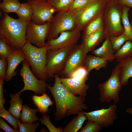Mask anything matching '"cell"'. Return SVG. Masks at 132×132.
<instances>
[{"mask_svg":"<svg viewBox=\"0 0 132 132\" xmlns=\"http://www.w3.org/2000/svg\"><path fill=\"white\" fill-rule=\"evenodd\" d=\"M126 112L129 113L132 115V107L127 108L126 110Z\"/></svg>","mask_w":132,"mask_h":132,"instance_id":"ee69618b","label":"cell"},{"mask_svg":"<svg viewBox=\"0 0 132 132\" xmlns=\"http://www.w3.org/2000/svg\"><path fill=\"white\" fill-rule=\"evenodd\" d=\"M109 37L114 53L121 47L125 42L130 40L128 37L124 33L118 36H111Z\"/></svg>","mask_w":132,"mask_h":132,"instance_id":"1f68e13d","label":"cell"},{"mask_svg":"<svg viewBox=\"0 0 132 132\" xmlns=\"http://www.w3.org/2000/svg\"><path fill=\"white\" fill-rule=\"evenodd\" d=\"M81 31L77 27L73 30L61 33L56 38L47 41L45 46L47 50H55L72 47L76 44L81 35Z\"/></svg>","mask_w":132,"mask_h":132,"instance_id":"7c38bea8","label":"cell"},{"mask_svg":"<svg viewBox=\"0 0 132 132\" xmlns=\"http://www.w3.org/2000/svg\"><path fill=\"white\" fill-rule=\"evenodd\" d=\"M106 38V35L103 31L91 34L83 40L81 44L84 54L87 55L88 52L93 51L95 48Z\"/></svg>","mask_w":132,"mask_h":132,"instance_id":"e0dca14e","label":"cell"},{"mask_svg":"<svg viewBox=\"0 0 132 132\" xmlns=\"http://www.w3.org/2000/svg\"><path fill=\"white\" fill-rule=\"evenodd\" d=\"M4 80L0 78V99L4 98L3 86Z\"/></svg>","mask_w":132,"mask_h":132,"instance_id":"b9f144b4","label":"cell"},{"mask_svg":"<svg viewBox=\"0 0 132 132\" xmlns=\"http://www.w3.org/2000/svg\"><path fill=\"white\" fill-rule=\"evenodd\" d=\"M12 50L3 39L0 38V59L7 58Z\"/></svg>","mask_w":132,"mask_h":132,"instance_id":"74e56055","label":"cell"},{"mask_svg":"<svg viewBox=\"0 0 132 132\" xmlns=\"http://www.w3.org/2000/svg\"><path fill=\"white\" fill-rule=\"evenodd\" d=\"M122 13V6L110 1L108 2L103 13L106 38L118 36L123 33L121 22Z\"/></svg>","mask_w":132,"mask_h":132,"instance_id":"5b68a950","label":"cell"},{"mask_svg":"<svg viewBox=\"0 0 132 132\" xmlns=\"http://www.w3.org/2000/svg\"><path fill=\"white\" fill-rule=\"evenodd\" d=\"M21 93L20 91L11 94L10 96L11 99L9 101L10 106L8 110L12 115L18 119H20L21 111L23 106V101L20 98Z\"/></svg>","mask_w":132,"mask_h":132,"instance_id":"603a6c76","label":"cell"},{"mask_svg":"<svg viewBox=\"0 0 132 132\" xmlns=\"http://www.w3.org/2000/svg\"><path fill=\"white\" fill-rule=\"evenodd\" d=\"M104 30L105 23L103 14L90 23L83 31L82 40L91 34Z\"/></svg>","mask_w":132,"mask_h":132,"instance_id":"44dd1931","label":"cell"},{"mask_svg":"<svg viewBox=\"0 0 132 132\" xmlns=\"http://www.w3.org/2000/svg\"><path fill=\"white\" fill-rule=\"evenodd\" d=\"M44 0L45 1H46L47 0Z\"/></svg>","mask_w":132,"mask_h":132,"instance_id":"bcb514c9","label":"cell"},{"mask_svg":"<svg viewBox=\"0 0 132 132\" xmlns=\"http://www.w3.org/2000/svg\"><path fill=\"white\" fill-rule=\"evenodd\" d=\"M87 55L84 52L82 44H76L72 48L64 68L61 74V78H68L70 74L80 66H83Z\"/></svg>","mask_w":132,"mask_h":132,"instance_id":"5bb4252c","label":"cell"},{"mask_svg":"<svg viewBox=\"0 0 132 132\" xmlns=\"http://www.w3.org/2000/svg\"><path fill=\"white\" fill-rule=\"evenodd\" d=\"M39 125L38 122H21L19 126L20 132H35Z\"/></svg>","mask_w":132,"mask_h":132,"instance_id":"8d00e7d4","label":"cell"},{"mask_svg":"<svg viewBox=\"0 0 132 132\" xmlns=\"http://www.w3.org/2000/svg\"><path fill=\"white\" fill-rule=\"evenodd\" d=\"M108 1H109L110 0H107Z\"/></svg>","mask_w":132,"mask_h":132,"instance_id":"7dc6e473","label":"cell"},{"mask_svg":"<svg viewBox=\"0 0 132 132\" xmlns=\"http://www.w3.org/2000/svg\"><path fill=\"white\" fill-rule=\"evenodd\" d=\"M102 127L97 123L88 120L85 126L82 128L80 132H99L102 130Z\"/></svg>","mask_w":132,"mask_h":132,"instance_id":"d590c367","label":"cell"},{"mask_svg":"<svg viewBox=\"0 0 132 132\" xmlns=\"http://www.w3.org/2000/svg\"><path fill=\"white\" fill-rule=\"evenodd\" d=\"M94 0H74L68 11L73 17Z\"/></svg>","mask_w":132,"mask_h":132,"instance_id":"4dcf8cb0","label":"cell"},{"mask_svg":"<svg viewBox=\"0 0 132 132\" xmlns=\"http://www.w3.org/2000/svg\"><path fill=\"white\" fill-rule=\"evenodd\" d=\"M0 128L6 132H19V129H13L10 127L1 118H0Z\"/></svg>","mask_w":132,"mask_h":132,"instance_id":"ab89813d","label":"cell"},{"mask_svg":"<svg viewBox=\"0 0 132 132\" xmlns=\"http://www.w3.org/2000/svg\"><path fill=\"white\" fill-rule=\"evenodd\" d=\"M118 63L121 71L122 84L127 85L129 83V79L132 78V57L124 59ZM131 89L132 90V85Z\"/></svg>","mask_w":132,"mask_h":132,"instance_id":"ffe728a7","label":"cell"},{"mask_svg":"<svg viewBox=\"0 0 132 132\" xmlns=\"http://www.w3.org/2000/svg\"><path fill=\"white\" fill-rule=\"evenodd\" d=\"M18 19L24 22L28 23L31 20L33 11L32 8L28 2L22 3L16 13Z\"/></svg>","mask_w":132,"mask_h":132,"instance_id":"484cf974","label":"cell"},{"mask_svg":"<svg viewBox=\"0 0 132 132\" xmlns=\"http://www.w3.org/2000/svg\"><path fill=\"white\" fill-rule=\"evenodd\" d=\"M7 58L0 59V78L5 80L7 67Z\"/></svg>","mask_w":132,"mask_h":132,"instance_id":"f35d334b","label":"cell"},{"mask_svg":"<svg viewBox=\"0 0 132 132\" xmlns=\"http://www.w3.org/2000/svg\"><path fill=\"white\" fill-rule=\"evenodd\" d=\"M77 27L74 17L67 11L57 12L49 22L47 41L57 38L59 34Z\"/></svg>","mask_w":132,"mask_h":132,"instance_id":"ba28073f","label":"cell"},{"mask_svg":"<svg viewBox=\"0 0 132 132\" xmlns=\"http://www.w3.org/2000/svg\"><path fill=\"white\" fill-rule=\"evenodd\" d=\"M55 83L52 86L47 84V88L54 99L56 110L55 119L60 120L71 115L77 114L82 110L88 107L84 102L85 97L77 96L69 91L63 85L57 74L54 76Z\"/></svg>","mask_w":132,"mask_h":132,"instance_id":"6da1fadb","label":"cell"},{"mask_svg":"<svg viewBox=\"0 0 132 132\" xmlns=\"http://www.w3.org/2000/svg\"><path fill=\"white\" fill-rule=\"evenodd\" d=\"M33 11L31 20L39 25L50 22L53 14L56 12L55 9L46 1L42 0H28Z\"/></svg>","mask_w":132,"mask_h":132,"instance_id":"30bf717a","label":"cell"},{"mask_svg":"<svg viewBox=\"0 0 132 132\" xmlns=\"http://www.w3.org/2000/svg\"><path fill=\"white\" fill-rule=\"evenodd\" d=\"M115 2L122 6L132 7V0H118Z\"/></svg>","mask_w":132,"mask_h":132,"instance_id":"60d3db41","label":"cell"},{"mask_svg":"<svg viewBox=\"0 0 132 132\" xmlns=\"http://www.w3.org/2000/svg\"><path fill=\"white\" fill-rule=\"evenodd\" d=\"M21 4L18 0H2L0 9L4 13H16Z\"/></svg>","mask_w":132,"mask_h":132,"instance_id":"83f0119b","label":"cell"},{"mask_svg":"<svg viewBox=\"0 0 132 132\" xmlns=\"http://www.w3.org/2000/svg\"><path fill=\"white\" fill-rule=\"evenodd\" d=\"M49 26V22L39 25L31 20L28 23L26 29L27 42L39 48L45 47Z\"/></svg>","mask_w":132,"mask_h":132,"instance_id":"4fadbf2b","label":"cell"},{"mask_svg":"<svg viewBox=\"0 0 132 132\" xmlns=\"http://www.w3.org/2000/svg\"><path fill=\"white\" fill-rule=\"evenodd\" d=\"M42 117L39 120L42 124L45 125L50 132H63V129L59 127H56L51 122L49 116L43 113Z\"/></svg>","mask_w":132,"mask_h":132,"instance_id":"836d02e7","label":"cell"},{"mask_svg":"<svg viewBox=\"0 0 132 132\" xmlns=\"http://www.w3.org/2000/svg\"><path fill=\"white\" fill-rule=\"evenodd\" d=\"M22 50L34 75L39 79L48 80L46 73V48H39L27 42Z\"/></svg>","mask_w":132,"mask_h":132,"instance_id":"3957f363","label":"cell"},{"mask_svg":"<svg viewBox=\"0 0 132 132\" xmlns=\"http://www.w3.org/2000/svg\"><path fill=\"white\" fill-rule=\"evenodd\" d=\"M32 99L39 111L42 114L46 113L48 111L49 107L54 104V102L51 100L50 97L45 92L41 96L33 95Z\"/></svg>","mask_w":132,"mask_h":132,"instance_id":"7402d4cb","label":"cell"},{"mask_svg":"<svg viewBox=\"0 0 132 132\" xmlns=\"http://www.w3.org/2000/svg\"><path fill=\"white\" fill-rule=\"evenodd\" d=\"M122 13L121 16V21L123 25V33L132 42V27L130 24L128 17L129 7L122 6Z\"/></svg>","mask_w":132,"mask_h":132,"instance_id":"f546056e","label":"cell"},{"mask_svg":"<svg viewBox=\"0 0 132 132\" xmlns=\"http://www.w3.org/2000/svg\"><path fill=\"white\" fill-rule=\"evenodd\" d=\"M88 79L60 77L62 83L70 92L75 95L85 97L89 88L88 85L85 83L86 81Z\"/></svg>","mask_w":132,"mask_h":132,"instance_id":"2e32d148","label":"cell"},{"mask_svg":"<svg viewBox=\"0 0 132 132\" xmlns=\"http://www.w3.org/2000/svg\"><path fill=\"white\" fill-rule=\"evenodd\" d=\"M73 47L47 50L46 73L48 79L52 78L55 75L61 74Z\"/></svg>","mask_w":132,"mask_h":132,"instance_id":"52a82bcc","label":"cell"},{"mask_svg":"<svg viewBox=\"0 0 132 132\" xmlns=\"http://www.w3.org/2000/svg\"><path fill=\"white\" fill-rule=\"evenodd\" d=\"M108 63L107 61L98 56L87 55L84 66L89 73L93 69L98 71L106 67Z\"/></svg>","mask_w":132,"mask_h":132,"instance_id":"d6986e66","label":"cell"},{"mask_svg":"<svg viewBox=\"0 0 132 132\" xmlns=\"http://www.w3.org/2000/svg\"><path fill=\"white\" fill-rule=\"evenodd\" d=\"M73 118L63 129L64 132H77L80 129L87 117L81 110Z\"/></svg>","mask_w":132,"mask_h":132,"instance_id":"cb8c5ba5","label":"cell"},{"mask_svg":"<svg viewBox=\"0 0 132 132\" xmlns=\"http://www.w3.org/2000/svg\"><path fill=\"white\" fill-rule=\"evenodd\" d=\"M25 55L22 49L12 50L7 58L8 63L6 76V82L10 81L17 74L15 71L18 66L25 60Z\"/></svg>","mask_w":132,"mask_h":132,"instance_id":"9a60e30c","label":"cell"},{"mask_svg":"<svg viewBox=\"0 0 132 132\" xmlns=\"http://www.w3.org/2000/svg\"><path fill=\"white\" fill-rule=\"evenodd\" d=\"M5 101V99L4 98L0 99V109L3 110L5 109L4 104Z\"/></svg>","mask_w":132,"mask_h":132,"instance_id":"7bdbcfd3","label":"cell"},{"mask_svg":"<svg viewBox=\"0 0 132 132\" xmlns=\"http://www.w3.org/2000/svg\"><path fill=\"white\" fill-rule=\"evenodd\" d=\"M28 23L12 18L5 13L0 21V38L3 39L12 50L22 49L27 42Z\"/></svg>","mask_w":132,"mask_h":132,"instance_id":"7a4b0ae2","label":"cell"},{"mask_svg":"<svg viewBox=\"0 0 132 132\" xmlns=\"http://www.w3.org/2000/svg\"><path fill=\"white\" fill-rule=\"evenodd\" d=\"M88 74L85 67L82 66L79 67L73 71L70 74L68 78L79 79H88Z\"/></svg>","mask_w":132,"mask_h":132,"instance_id":"e575fe53","label":"cell"},{"mask_svg":"<svg viewBox=\"0 0 132 132\" xmlns=\"http://www.w3.org/2000/svg\"><path fill=\"white\" fill-rule=\"evenodd\" d=\"M115 59L118 62L127 58L132 57V42L129 40L114 54Z\"/></svg>","mask_w":132,"mask_h":132,"instance_id":"4316f807","label":"cell"},{"mask_svg":"<svg viewBox=\"0 0 132 132\" xmlns=\"http://www.w3.org/2000/svg\"><path fill=\"white\" fill-rule=\"evenodd\" d=\"M0 117L6 120L14 129H19V125L21 122V120L15 117L8 110L0 109Z\"/></svg>","mask_w":132,"mask_h":132,"instance_id":"d6a6232c","label":"cell"},{"mask_svg":"<svg viewBox=\"0 0 132 132\" xmlns=\"http://www.w3.org/2000/svg\"><path fill=\"white\" fill-rule=\"evenodd\" d=\"M118 0H110V1L115 2Z\"/></svg>","mask_w":132,"mask_h":132,"instance_id":"f6af8a7d","label":"cell"},{"mask_svg":"<svg viewBox=\"0 0 132 132\" xmlns=\"http://www.w3.org/2000/svg\"><path fill=\"white\" fill-rule=\"evenodd\" d=\"M116 104L114 102L106 109L103 108L88 112L83 111L88 120L95 122L102 127H108L113 125L114 121L117 119Z\"/></svg>","mask_w":132,"mask_h":132,"instance_id":"8fae6325","label":"cell"},{"mask_svg":"<svg viewBox=\"0 0 132 132\" xmlns=\"http://www.w3.org/2000/svg\"><path fill=\"white\" fill-rule=\"evenodd\" d=\"M22 111L20 118L22 122L32 123L39 120L36 115V112L39 111L37 108L32 109L25 104L23 106Z\"/></svg>","mask_w":132,"mask_h":132,"instance_id":"d4e9b609","label":"cell"},{"mask_svg":"<svg viewBox=\"0 0 132 132\" xmlns=\"http://www.w3.org/2000/svg\"><path fill=\"white\" fill-rule=\"evenodd\" d=\"M74 0H47L56 12L67 11Z\"/></svg>","mask_w":132,"mask_h":132,"instance_id":"f1b7e54d","label":"cell"},{"mask_svg":"<svg viewBox=\"0 0 132 132\" xmlns=\"http://www.w3.org/2000/svg\"><path fill=\"white\" fill-rule=\"evenodd\" d=\"M22 65L19 73L22 78L24 86L20 91L22 93L25 90H30L37 94H43L47 88L46 81L36 77L30 69V64L27 61H23Z\"/></svg>","mask_w":132,"mask_h":132,"instance_id":"9c48e42d","label":"cell"},{"mask_svg":"<svg viewBox=\"0 0 132 132\" xmlns=\"http://www.w3.org/2000/svg\"><path fill=\"white\" fill-rule=\"evenodd\" d=\"M105 38L101 46L92 51V54L106 60L112 62L115 59L114 52L109 37Z\"/></svg>","mask_w":132,"mask_h":132,"instance_id":"ac0fdd59","label":"cell"},{"mask_svg":"<svg viewBox=\"0 0 132 132\" xmlns=\"http://www.w3.org/2000/svg\"><path fill=\"white\" fill-rule=\"evenodd\" d=\"M122 86L121 71L118 63L108 79L98 85L100 91V103H109L112 100L118 103L119 101V95Z\"/></svg>","mask_w":132,"mask_h":132,"instance_id":"277c9868","label":"cell"},{"mask_svg":"<svg viewBox=\"0 0 132 132\" xmlns=\"http://www.w3.org/2000/svg\"><path fill=\"white\" fill-rule=\"evenodd\" d=\"M108 1L94 0L74 16L77 27L83 31L93 21L103 14Z\"/></svg>","mask_w":132,"mask_h":132,"instance_id":"8992f818","label":"cell"}]
</instances>
